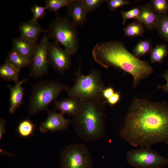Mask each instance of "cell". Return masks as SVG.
Returning a JSON list of instances; mask_svg holds the SVG:
<instances>
[{"mask_svg": "<svg viewBox=\"0 0 168 168\" xmlns=\"http://www.w3.org/2000/svg\"><path fill=\"white\" fill-rule=\"evenodd\" d=\"M28 79V78H26L19 80L15 82V85L13 86L9 85H7L10 91L9 109L10 114L13 113L22 104L24 96V91L22 84Z\"/></svg>", "mask_w": 168, "mask_h": 168, "instance_id": "cell-13", "label": "cell"}, {"mask_svg": "<svg viewBox=\"0 0 168 168\" xmlns=\"http://www.w3.org/2000/svg\"><path fill=\"white\" fill-rule=\"evenodd\" d=\"M95 61L103 67L120 68L132 75L134 87L153 71L147 61L140 59L130 53L121 41L111 40L96 44L92 50Z\"/></svg>", "mask_w": 168, "mask_h": 168, "instance_id": "cell-2", "label": "cell"}, {"mask_svg": "<svg viewBox=\"0 0 168 168\" xmlns=\"http://www.w3.org/2000/svg\"><path fill=\"white\" fill-rule=\"evenodd\" d=\"M48 55L50 64L58 73L63 74L71 66V55L54 42L49 43Z\"/></svg>", "mask_w": 168, "mask_h": 168, "instance_id": "cell-10", "label": "cell"}, {"mask_svg": "<svg viewBox=\"0 0 168 168\" xmlns=\"http://www.w3.org/2000/svg\"><path fill=\"white\" fill-rule=\"evenodd\" d=\"M159 17L150 3L140 6L139 22L143 24L147 29H156Z\"/></svg>", "mask_w": 168, "mask_h": 168, "instance_id": "cell-16", "label": "cell"}, {"mask_svg": "<svg viewBox=\"0 0 168 168\" xmlns=\"http://www.w3.org/2000/svg\"><path fill=\"white\" fill-rule=\"evenodd\" d=\"M120 98V96L119 92H115L111 96L106 100V101L110 105H114L118 102Z\"/></svg>", "mask_w": 168, "mask_h": 168, "instance_id": "cell-31", "label": "cell"}, {"mask_svg": "<svg viewBox=\"0 0 168 168\" xmlns=\"http://www.w3.org/2000/svg\"><path fill=\"white\" fill-rule=\"evenodd\" d=\"M35 128V125L29 119H24L21 121L17 127L19 135L23 138L29 137L32 135Z\"/></svg>", "mask_w": 168, "mask_h": 168, "instance_id": "cell-23", "label": "cell"}, {"mask_svg": "<svg viewBox=\"0 0 168 168\" xmlns=\"http://www.w3.org/2000/svg\"><path fill=\"white\" fill-rule=\"evenodd\" d=\"M80 100L74 97L67 98L63 100L54 101L55 109L59 110L63 114L73 117L79 108Z\"/></svg>", "mask_w": 168, "mask_h": 168, "instance_id": "cell-17", "label": "cell"}, {"mask_svg": "<svg viewBox=\"0 0 168 168\" xmlns=\"http://www.w3.org/2000/svg\"><path fill=\"white\" fill-rule=\"evenodd\" d=\"M154 10L160 16L168 14V1L152 0L149 3Z\"/></svg>", "mask_w": 168, "mask_h": 168, "instance_id": "cell-26", "label": "cell"}, {"mask_svg": "<svg viewBox=\"0 0 168 168\" xmlns=\"http://www.w3.org/2000/svg\"><path fill=\"white\" fill-rule=\"evenodd\" d=\"M48 115L47 119L40 124L39 130L44 133L48 131L53 132L63 131L66 130L72 120L66 119L61 112L47 111Z\"/></svg>", "mask_w": 168, "mask_h": 168, "instance_id": "cell-11", "label": "cell"}, {"mask_svg": "<svg viewBox=\"0 0 168 168\" xmlns=\"http://www.w3.org/2000/svg\"><path fill=\"white\" fill-rule=\"evenodd\" d=\"M123 31L124 36L127 37L142 36L144 35L145 28L142 24L135 21L124 27Z\"/></svg>", "mask_w": 168, "mask_h": 168, "instance_id": "cell-21", "label": "cell"}, {"mask_svg": "<svg viewBox=\"0 0 168 168\" xmlns=\"http://www.w3.org/2000/svg\"><path fill=\"white\" fill-rule=\"evenodd\" d=\"M119 136L134 147L168 144V104L134 98Z\"/></svg>", "mask_w": 168, "mask_h": 168, "instance_id": "cell-1", "label": "cell"}, {"mask_svg": "<svg viewBox=\"0 0 168 168\" xmlns=\"http://www.w3.org/2000/svg\"><path fill=\"white\" fill-rule=\"evenodd\" d=\"M46 7L38 5L35 4L30 7V10L33 14L32 19L37 21L38 19L43 18L45 14Z\"/></svg>", "mask_w": 168, "mask_h": 168, "instance_id": "cell-29", "label": "cell"}, {"mask_svg": "<svg viewBox=\"0 0 168 168\" xmlns=\"http://www.w3.org/2000/svg\"><path fill=\"white\" fill-rule=\"evenodd\" d=\"M81 69L80 65L76 73L74 84L66 91L68 95L80 100L102 97V92L105 86L100 72L93 69L89 74L85 75L82 74Z\"/></svg>", "mask_w": 168, "mask_h": 168, "instance_id": "cell-6", "label": "cell"}, {"mask_svg": "<svg viewBox=\"0 0 168 168\" xmlns=\"http://www.w3.org/2000/svg\"><path fill=\"white\" fill-rule=\"evenodd\" d=\"M140 6H139L128 11H121L122 23L124 25L126 21L129 19H134L139 21Z\"/></svg>", "mask_w": 168, "mask_h": 168, "instance_id": "cell-27", "label": "cell"}, {"mask_svg": "<svg viewBox=\"0 0 168 168\" xmlns=\"http://www.w3.org/2000/svg\"><path fill=\"white\" fill-rule=\"evenodd\" d=\"M168 54V48L165 44H157L150 52L151 63H161Z\"/></svg>", "mask_w": 168, "mask_h": 168, "instance_id": "cell-20", "label": "cell"}, {"mask_svg": "<svg viewBox=\"0 0 168 168\" xmlns=\"http://www.w3.org/2000/svg\"><path fill=\"white\" fill-rule=\"evenodd\" d=\"M74 0H45L44 2L47 10L55 12L58 16V11L64 7H67Z\"/></svg>", "mask_w": 168, "mask_h": 168, "instance_id": "cell-25", "label": "cell"}, {"mask_svg": "<svg viewBox=\"0 0 168 168\" xmlns=\"http://www.w3.org/2000/svg\"><path fill=\"white\" fill-rule=\"evenodd\" d=\"M152 44L149 40H145L139 41L134 46L133 50V54L136 57L139 58L152 50Z\"/></svg>", "mask_w": 168, "mask_h": 168, "instance_id": "cell-22", "label": "cell"}, {"mask_svg": "<svg viewBox=\"0 0 168 168\" xmlns=\"http://www.w3.org/2000/svg\"><path fill=\"white\" fill-rule=\"evenodd\" d=\"M49 39L47 35H44L38 43L30 66V76L39 78L47 73L50 65L48 55Z\"/></svg>", "mask_w": 168, "mask_h": 168, "instance_id": "cell-9", "label": "cell"}, {"mask_svg": "<svg viewBox=\"0 0 168 168\" xmlns=\"http://www.w3.org/2000/svg\"><path fill=\"white\" fill-rule=\"evenodd\" d=\"M66 13L71 21L77 27L82 26L87 21V13L81 0H74L67 7Z\"/></svg>", "mask_w": 168, "mask_h": 168, "instance_id": "cell-14", "label": "cell"}, {"mask_svg": "<svg viewBox=\"0 0 168 168\" xmlns=\"http://www.w3.org/2000/svg\"><path fill=\"white\" fill-rule=\"evenodd\" d=\"M161 76L166 79V83L163 85L158 86V88L161 89L164 92H168V69H167Z\"/></svg>", "mask_w": 168, "mask_h": 168, "instance_id": "cell-32", "label": "cell"}, {"mask_svg": "<svg viewBox=\"0 0 168 168\" xmlns=\"http://www.w3.org/2000/svg\"><path fill=\"white\" fill-rule=\"evenodd\" d=\"M18 29L21 36L30 42L35 43H37L40 34L46 31V30L43 29L37 21L32 19L20 23Z\"/></svg>", "mask_w": 168, "mask_h": 168, "instance_id": "cell-12", "label": "cell"}, {"mask_svg": "<svg viewBox=\"0 0 168 168\" xmlns=\"http://www.w3.org/2000/svg\"><path fill=\"white\" fill-rule=\"evenodd\" d=\"M106 2L111 11L130 3V1L127 0H106Z\"/></svg>", "mask_w": 168, "mask_h": 168, "instance_id": "cell-30", "label": "cell"}, {"mask_svg": "<svg viewBox=\"0 0 168 168\" xmlns=\"http://www.w3.org/2000/svg\"><path fill=\"white\" fill-rule=\"evenodd\" d=\"M12 47L21 54L31 62L38 43L30 42L20 35L12 40Z\"/></svg>", "mask_w": 168, "mask_h": 168, "instance_id": "cell-15", "label": "cell"}, {"mask_svg": "<svg viewBox=\"0 0 168 168\" xmlns=\"http://www.w3.org/2000/svg\"><path fill=\"white\" fill-rule=\"evenodd\" d=\"M20 70L17 68L6 59L0 67V77L6 81H19L18 77Z\"/></svg>", "mask_w": 168, "mask_h": 168, "instance_id": "cell-18", "label": "cell"}, {"mask_svg": "<svg viewBox=\"0 0 168 168\" xmlns=\"http://www.w3.org/2000/svg\"><path fill=\"white\" fill-rule=\"evenodd\" d=\"M156 29L160 37L168 42V14L160 16Z\"/></svg>", "mask_w": 168, "mask_h": 168, "instance_id": "cell-24", "label": "cell"}, {"mask_svg": "<svg viewBox=\"0 0 168 168\" xmlns=\"http://www.w3.org/2000/svg\"><path fill=\"white\" fill-rule=\"evenodd\" d=\"M68 88L66 85L55 80H43L34 84L29 100V114L33 115L43 110L48 111L49 104Z\"/></svg>", "mask_w": 168, "mask_h": 168, "instance_id": "cell-4", "label": "cell"}, {"mask_svg": "<svg viewBox=\"0 0 168 168\" xmlns=\"http://www.w3.org/2000/svg\"><path fill=\"white\" fill-rule=\"evenodd\" d=\"M127 161L135 168H160L168 164V158L161 156L150 147H140L128 151Z\"/></svg>", "mask_w": 168, "mask_h": 168, "instance_id": "cell-8", "label": "cell"}, {"mask_svg": "<svg viewBox=\"0 0 168 168\" xmlns=\"http://www.w3.org/2000/svg\"><path fill=\"white\" fill-rule=\"evenodd\" d=\"M60 168H94L91 154L84 144L66 146L60 156Z\"/></svg>", "mask_w": 168, "mask_h": 168, "instance_id": "cell-7", "label": "cell"}, {"mask_svg": "<svg viewBox=\"0 0 168 168\" xmlns=\"http://www.w3.org/2000/svg\"><path fill=\"white\" fill-rule=\"evenodd\" d=\"M6 123V121L2 117L0 118V140L6 133L5 125Z\"/></svg>", "mask_w": 168, "mask_h": 168, "instance_id": "cell-34", "label": "cell"}, {"mask_svg": "<svg viewBox=\"0 0 168 168\" xmlns=\"http://www.w3.org/2000/svg\"><path fill=\"white\" fill-rule=\"evenodd\" d=\"M46 32L49 38L62 45L70 55L77 52L79 40L76 27L69 18L57 16L49 25Z\"/></svg>", "mask_w": 168, "mask_h": 168, "instance_id": "cell-5", "label": "cell"}, {"mask_svg": "<svg viewBox=\"0 0 168 168\" xmlns=\"http://www.w3.org/2000/svg\"><path fill=\"white\" fill-rule=\"evenodd\" d=\"M114 93V89L112 87H109L104 88L102 92V96L106 100L111 96Z\"/></svg>", "mask_w": 168, "mask_h": 168, "instance_id": "cell-33", "label": "cell"}, {"mask_svg": "<svg viewBox=\"0 0 168 168\" xmlns=\"http://www.w3.org/2000/svg\"><path fill=\"white\" fill-rule=\"evenodd\" d=\"M19 70L30 66L31 62L19 53L13 47L6 58Z\"/></svg>", "mask_w": 168, "mask_h": 168, "instance_id": "cell-19", "label": "cell"}, {"mask_svg": "<svg viewBox=\"0 0 168 168\" xmlns=\"http://www.w3.org/2000/svg\"><path fill=\"white\" fill-rule=\"evenodd\" d=\"M80 101L72 122L76 133L86 141H94L102 138L105 133V102L102 97Z\"/></svg>", "mask_w": 168, "mask_h": 168, "instance_id": "cell-3", "label": "cell"}, {"mask_svg": "<svg viewBox=\"0 0 168 168\" xmlns=\"http://www.w3.org/2000/svg\"><path fill=\"white\" fill-rule=\"evenodd\" d=\"M87 13L96 9L100 5L106 2V0H81Z\"/></svg>", "mask_w": 168, "mask_h": 168, "instance_id": "cell-28", "label": "cell"}]
</instances>
